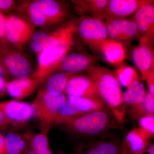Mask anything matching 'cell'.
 Masks as SVG:
<instances>
[{
  "mask_svg": "<svg viewBox=\"0 0 154 154\" xmlns=\"http://www.w3.org/2000/svg\"><path fill=\"white\" fill-rule=\"evenodd\" d=\"M62 125L70 133L81 138L82 140L125 129L124 123L116 117L107 106Z\"/></svg>",
  "mask_w": 154,
  "mask_h": 154,
  "instance_id": "1",
  "label": "cell"
},
{
  "mask_svg": "<svg viewBox=\"0 0 154 154\" xmlns=\"http://www.w3.org/2000/svg\"><path fill=\"white\" fill-rule=\"evenodd\" d=\"M87 72L95 83L99 98L124 123L126 107L122 101L121 85L115 72L104 67L93 66L87 69Z\"/></svg>",
  "mask_w": 154,
  "mask_h": 154,
  "instance_id": "2",
  "label": "cell"
},
{
  "mask_svg": "<svg viewBox=\"0 0 154 154\" xmlns=\"http://www.w3.org/2000/svg\"><path fill=\"white\" fill-rule=\"evenodd\" d=\"M16 9L35 27L45 32L63 22L68 13L62 3L54 0L25 2Z\"/></svg>",
  "mask_w": 154,
  "mask_h": 154,
  "instance_id": "3",
  "label": "cell"
},
{
  "mask_svg": "<svg viewBox=\"0 0 154 154\" xmlns=\"http://www.w3.org/2000/svg\"><path fill=\"white\" fill-rule=\"evenodd\" d=\"M107 106L99 98L68 96L66 101L59 109L53 125L63 124L72 119Z\"/></svg>",
  "mask_w": 154,
  "mask_h": 154,
  "instance_id": "4",
  "label": "cell"
},
{
  "mask_svg": "<svg viewBox=\"0 0 154 154\" xmlns=\"http://www.w3.org/2000/svg\"><path fill=\"white\" fill-rule=\"evenodd\" d=\"M66 99L65 94L53 97L46 94L41 87L39 88L32 105L40 121V132L48 135L59 109Z\"/></svg>",
  "mask_w": 154,
  "mask_h": 154,
  "instance_id": "5",
  "label": "cell"
},
{
  "mask_svg": "<svg viewBox=\"0 0 154 154\" xmlns=\"http://www.w3.org/2000/svg\"><path fill=\"white\" fill-rule=\"evenodd\" d=\"M77 30L72 31L63 38L56 46L37 54L38 66L32 78L44 82L53 74L54 69L61 59L68 54L73 41L74 34Z\"/></svg>",
  "mask_w": 154,
  "mask_h": 154,
  "instance_id": "6",
  "label": "cell"
},
{
  "mask_svg": "<svg viewBox=\"0 0 154 154\" xmlns=\"http://www.w3.org/2000/svg\"><path fill=\"white\" fill-rule=\"evenodd\" d=\"M35 28L28 19L21 14L7 15L6 40L11 47L22 51L23 48L30 42L33 34L36 32Z\"/></svg>",
  "mask_w": 154,
  "mask_h": 154,
  "instance_id": "7",
  "label": "cell"
},
{
  "mask_svg": "<svg viewBox=\"0 0 154 154\" xmlns=\"http://www.w3.org/2000/svg\"><path fill=\"white\" fill-rule=\"evenodd\" d=\"M123 139L115 132L81 140L73 154H121Z\"/></svg>",
  "mask_w": 154,
  "mask_h": 154,
  "instance_id": "8",
  "label": "cell"
},
{
  "mask_svg": "<svg viewBox=\"0 0 154 154\" xmlns=\"http://www.w3.org/2000/svg\"><path fill=\"white\" fill-rule=\"evenodd\" d=\"M77 23L76 19H73L51 33L36 31L30 42V50L37 54L54 47L69 33L77 30Z\"/></svg>",
  "mask_w": 154,
  "mask_h": 154,
  "instance_id": "9",
  "label": "cell"
},
{
  "mask_svg": "<svg viewBox=\"0 0 154 154\" xmlns=\"http://www.w3.org/2000/svg\"><path fill=\"white\" fill-rule=\"evenodd\" d=\"M77 31L89 46L98 50L109 36L103 21L88 16L82 17L78 21Z\"/></svg>",
  "mask_w": 154,
  "mask_h": 154,
  "instance_id": "10",
  "label": "cell"
},
{
  "mask_svg": "<svg viewBox=\"0 0 154 154\" xmlns=\"http://www.w3.org/2000/svg\"><path fill=\"white\" fill-rule=\"evenodd\" d=\"M22 51L11 46L0 49V57L10 76L16 79L29 78L32 68Z\"/></svg>",
  "mask_w": 154,
  "mask_h": 154,
  "instance_id": "11",
  "label": "cell"
},
{
  "mask_svg": "<svg viewBox=\"0 0 154 154\" xmlns=\"http://www.w3.org/2000/svg\"><path fill=\"white\" fill-rule=\"evenodd\" d=\"M153 42L148 37L142 35L139 43L131 53L133 62L140 72L144 80L150 72L154 70Z\"/></svg>",
  "mask_w": 154,
  "mask_h": 154,
  "instance_id": "12",
  "label": "cell"
},
{
  "mask_svg": "<svg viewBox=\"0 0 154 154\" xmlns=\"http://www.w3.org/2000/svg\"><path fill=\"white\" fill-rule=\"evenodd\" d=\"M99 58L94 56L79 53L68 54L57 64L54 69L53 73L61 72L74 75L93 66Z\"/></svg>",
  "mask_w": 154,
  "mask_h": 154,
  "instance_id": "13",
  "label": "cell"
},
{
  "mask_svg": "<svg viewBox=\"0 0 154 154\" xmlns=\"http://www.w3.org/2000/svg\"><path fill=\"white\" fill-rule=\"evenodd\" d=\"M0 109L11 125L14 126L23 125L36 116V111L32 104L17 100L1 102Z\"/></svg>",
  "mask_w": 154,
  "mask_h": 154,
  "instance_id": "14",
  "label": "cell"
},
{
  "mask_svg": "<svg viewBox=\"0 0 154 154\" xmlns=\"http://www.w3.org/2000/svg\"><path fill=\"white\" fill-rule=\"evenodd\" d=\"M153 2L150 0H110L105 11V21L127 19L141 7Z\"/></svg>",
  "mask_w": 154,
  "mask_h": 154,
  "instance_id": "15",
  "label": "cell"
},
{
  "mask_svg": "<svg viewBox=\"0 0 154 154\" xmlns=\"http://www.w3.org/2000/svg\"><path fill=\"white\" fill-rule=\"evenodd\" d=\"M64 94L68 96L99 98L95 83L88 75H73L68 82Z\"/></svg>",
  "mask_w": 154,
  "mask_h": 154,
  "instance_id": "16",
  "label": "cell"
},
{
  "mask_svg": "<svg viewBox=\"0 0 154 154\" xmlns=\"http://www.w3.org/2000/svg\"><path fill=\"white\" fill-rule=\"evenodd\" d=\"M104 23L111 39L125 41L135 38L138 35L137 26L132 19H107Z\"/></svg>",
  "mask_w": 154,
  "mask_h": 154,
  "instance_id": "17",
  "label": "cell"
},
{
  "mask_svg": "<svg viewBox=\"0 0 154 154\" xmlns=\"http://www.w3.org/2000/svg\"><path fill=\"white\" fill-rule=\"evenodd\" d=\"M42 82L41 80L32 77L15 79L7 83V92L14 100L20 101L34 94Z\"/></svg>",
  "mask_w": 154,
  "mask_h": 154,
  "instance_id": "18",
  "label": "cell"
},
{
  "mask_svg": "<svg viewBox=\"0 0 154 154\" xmlns=\"http://www.w3.org/2000/svg\"><path fill=\"white\" fill-rule=\"evenodd\" d=\"M136 24L139 33L154 42V2L141 7L132 18Z\"/></svg>",
  "mask_w": 154,
  "mask_h": 154,
  "instance_id": "19",
  "label": "cell"
},
{
  "mask_svg": "<svg viewBox=\"0 0 154 154\" xmlns=\"http://www.w3.org/2000/svg\"><path fill=\"white\" fill-rule=\"evenodd\" d=\"M71 2L76 13L82 17L88 15L95 19L105 20L107 0H74Z\"/></svg>",
  "mask_w": 154,
  "mask_h": 154,
  "instance_id": "20",
  "label": "cell"
},
{
  "mask_svg": "<svg viewBox=\"0 0 154 154\" xmlns=\"http://www.w3.org/2000/svg\"><path fill=\"white\" fill-rule=\"evenodd\" d=\"M152 142L147 139L138 128L134 127L122 141L121 154H140Z\"/></svg>",
  "mask_w": 154,
  "mask_h": 154,
  "instance_id": "21",
  "label": "cell"
},
{
  "mask_svg": "<svg viewBox=\"0 0 154 154\" xmlns=\"http://www.w3.org/2000/svg\"><path fill=\"white\" fill-rule=\"evenodd\" d=\"M105 60L114 65L121 64L126 58V53L123 45L120 42L107 38L99 47Z\"/></svg>",
  "mask_w": 154,
  "mask_h": 154,
  "instance_id": "22",
  "label": "cell"
},
{
  "mask_svg": "<svg viewBox=\"0 0 154 154\" xmlns=\"http://www.w3.org/2000/svg\"><path fill=\"white\" fill-rule=\"evenodd\" d=\"M73 75L61 72L52 74L42 83L41 87L50 96H60L64 94L68 82Z\"/></svg>",
  "mask_w": 154,
  "mask_h": 154,
  "instance_id": "23",
  "label": "cell"
},
{
  "mask_svg": "<svg viewBox=\"0 0 154 154\" xmlns=\"http://www.w3.org/2000/svg\"><path fill=\"white\" fill-rule=\"evenodd\" d=\"M126 114L134 122L144 116L154 115V96L146 92L141 102L127 107L125 115Z\"/></svg>",
  "mask_w": 154,
  "mask_h": 154,
  "instance_id": "24",
  "label": "cell"
},
{
  "mask_svg": "<svg viewBox=\"0 0 154 154\" xmlns=\"http://www.w3.org/2000/svg\"><path fill=\"white\" fill-rule=\"evenodd\" d=\"M5 138L6 154H24L28 147L24 136L16 131H9Z\"/></svg>",
  "mask_w": 154,
  "mask_h": 154,
  "instance_id": "25",
  "label": "cell"
},
{
  "mask_svg": "<svg viewBox=\"0 0 154 154\" xmlns=\"http://www.w3.org/2000/svg\"><path fill=\"white\" fill-rule=\"evenodd\" d=\"M23 136L36 154H54L50 146L48 134L42 132L34 134L28 132Z\"/></svg>",
  "mask_w": 154,
  "mask_h": 154,
  "instance_id": "26",
  "label": "cell"
},
{
  "mask_svg": "<svg viewBox=\"0 0 154 154\" xmlns=\"http://www.w3.org/2000/svg\"><path fill=\"white\" fill-rule=\"evenodd\" d=\"M146 93L143 83L139 80L134 81L122 94V101L126 110L127 107L141 102Z\"/></svg>",
  "mask_w": 154,
  "mask_h": 154,
  "instance_id": "27",
  "label": "cell"
},
{
  "mask_svg": "<svg viewBox=\"0 0 154 154\" xmlns=\"http://www.w3.org/2000/svg\"><path fill=\"white\" fill-rule=\"evenodd\" d=\"M114 72L120 85H121L127 89L134 81L139 80L137 72L131 67L122 66Z\"/></svg>",
  "mask_w": 154,
  "mask_h": 154,
  "instance_id": "28",
  "label": "cell"
},
{
  "mask_svg": "<svg viewBox=\"0 0 154 154\" xmlns=\"http://www.w3.org/2000/svg\"><path fill=\"white\" fill-rule=\"evenodd\" d=\"M137 128L150 141L154 139V115L144 116L138 120Z\"/></svg>",
  "mask_w": 154,
  "mask_h": 154,
  "instance_id": "29",
  "label": "cell"
},
{
  "mask_svg": "<svg viewBox=\"0 0 154 154\" xmlns=\"http://www.w3.org/2000/svg\"><path fill=\"white\" fill-rule=\"evenodd\" d=\"M6 17L7 15L0 12V49L10 46L5 37Z\"/></svg>",
  "mask_w": 154,
  "mask_h": 154,
  "instance_id": "30",
  "label": "cell"
},
{
  "mask_svg": "<svg viewBox=\"0 0 154 154\" xmlns=\"http://www.w3.org/2000/svg\"><path fill=\"white\" fill-rule=\"evenodd\" d=\"M16 5L13 0H0V12L5 15L14 10Z\"/></svg>",
  "mask_w": 154,
  "mask_h": 154,
  "instance_id": "31",
  "label": "cell"
},
{
  "mask_svg": "<svg viewBox=\"0 0 154 154\" xmlns=\"http://www.w3.org/2000/svg\"><path fill=\"white\" fill-rule=\"evenodd\" d=\"M145 80L148 87L149 93L154 97V70L149 73Z\"/></svg>",
  "mask_w": 154,
  "mask_h": 154,
  "instance_id": "32",
  "label": "cell"
},
{
  "mask_svg": "<svg viewBox=\"0 0 154 154\" xmlns=\"http://www.w3.org/2000/svg\"><path fill=\"white\" fill-rule=\"evenodd\" d=\"M10 125H11V122L0 109V133L6 131Z\"/></svg>",
  "mask_w": 154,
  "mask_h": 154,
  "instance_id": "33",
  "label": "cell"
},
{
  "mask_svg": "<svg viewBox=\"0 0 154 154\" xmlns=\"http://www.w3.org/2000/svg\"><path fill=\"white\" fill-rule=\"evenodd\" d=\"M10 76V75L0 57V79H5L7 81V79Z\"/></svg>",
  "mask_w": 154,
  "mask_h": 154,
  "instance_id": "34",
  "label": "cell"
},
{
  "mask_svg": "<svg viewBox=\"0 0 154 154\" xmlns=\"http://www.w3.org/2000/svg\"><path fill=\"white\" fill-rule=\"evenodd\" d=\"M7 80L0 79V97H3L7 93Z\"/></svg>",
  "mask_w": 154,
  "mask_h": 154,
  "instance_id": "35",
  "label": "cell"
},
{
  "mask_svg": "<svg viewBox=\"0 0 154 154\" xmlns=\"http://www.w3.org/2000/svg\"><path fill=\"white\" fill-rule=\"evenodd\" d=\"M0 154H6L5 136L0 133Z\"/></svg>",
  "mask_w": 154,
  "mask_h": 154,
  "instance_id": "36",
  "label": "cell"
},
{
  "mask_svg": "<svg viewBox=\"0 0 154 154\" xmlns=\"http://www.w3.org/2000/svg\"><path fill=\"white\" fill-rule=\"evenodd\" d=\"M140 154H154V143L152 142L149 146L142 152Z\"/></svg>",
  "mask_w": 154,
  "mask_h": 154,
  "instance_id": "37",
  "label": "cell"
},
{
  "mask_svg": "<svg viewBox=\"0 0 154 154\" xmlns=\"http://www.w3.org/2000/svg\"><path fill=\"white\" fill-rule=\"evenodd\" d=\"M24 154H36L35 152L33 151V149L31 148L30 146L28 144V147L27 148V149L25 151V152Z\"/></svg>",
  "mask_w": 154,
  "mask_h": 154,
  "instance_id": "38",
  "label": "cell"
},
{
  "mask_svg": "<svg viewBox=\"0 0 154 154\" xmlns=\"http://www.w3.org/2000/svg\"><path fill=\"white\" fill-rule=\"evenodd\" d=\"M56 152L57 154H68L66 153V152H65L64 151H63V150H62L58 149L56 150Z\"/></svg>",
  "mask_w": 154,
  "mask_h": 154,
  "instance_id": "39",
  "label": "cell"
}]
</instances>
